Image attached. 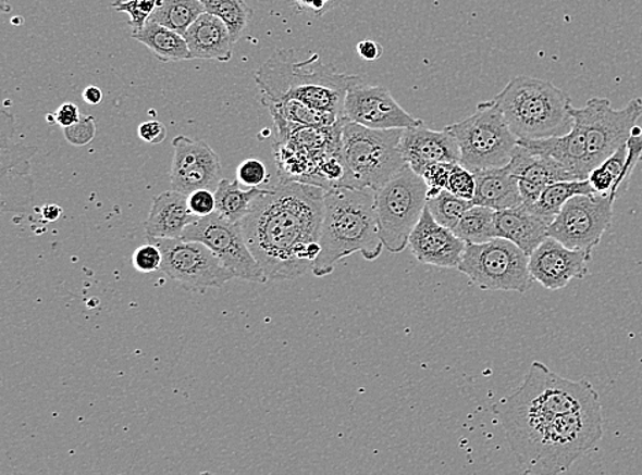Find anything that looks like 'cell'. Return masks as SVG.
<instances>
[{
  "instance_id": "cell-1",
  "label": "cell",
  "mask_w": 642,
  "mask_h": 475,
  "mask_svg": "<svg viewBox=\"0 0 642 475\" xmlns=\"http://www.w3.org/2000/svg\"><path fill=\"white\" fill-rule=\"evenodd\" d=\"M325 189L281 179L254 200L242 221L244 239L274 282L305 276L320 255V232Z\"/></svg>"
},
{
  "instance_id": "cell-2",
  "label": "cell",
  "mask_w": 642,
  "mask_h": 475,
  "mask_svg": "<svg viewBox=\"0 0 642 475\" xmlns=\"http://www.w3.org/2000/svg\"><path fill=\"white\" fill-rule=\"evenodd\" d=\"M596 401H601V396L587 378L572 382L552 372L543 362H533L521 387L503 399L495 413L519 462L556 416Z\"/></svg>"
},
{
  "instance_id": "cell-3",
  "label": "cell",
  "mask_w": 642,
  "mask_h": 475,
  "mask_svg": "<svg viewBox=\"0 0 642 475\" xmlns=\"http://www.w3.org/2000/svg\"><path fill=\"white\" fill-rule=\"evenodd\" d=\"M321 252L311 267L316 277H326L344 258L362 253L366 261L379 260L381 240L375 213V192L371 189L337 187L323 198L320 232Z\"/></svg>"
},
{
  "instance_id": "cell-4",
  "label": "cell",
  "mask_w": 642,
  "mask_h": 475,
  "mask_svg": "<svg viewBox=\"0 0 642 475\" xmlns=\"http://www.w3.org/2000/svg\"><path fill=\"white\" fill-rule=\"evenodd\" d=\"M294 49L274 52L255 73L262 99H297L344 118L348 89L360 80L321 62L318 54L297 61Z\"/></svg>"
},
{
  "instance_id": "cell-5",
  "label": "cell",
  "mask_w": 642,
  "mask_h": 475,
  "mask_svg": "<svg viewBox=\"0 0 642 475\" xmlns=\"http://www.w3.org/2000/svg\"><path fill=\"white\" fill-rule=\"evenodd\" d=\"M493 100L519 140L564 136L575 123L569 95L540 78L514 77Z\"/></svg>"
},
{
  "instance_id": "cell-6",
  "label": "cell",
  "mask_w": 642,
  "mask_h": 475,
  "mask_svg": "<svg viewBox=\"0 0 642 475\" xmlns=\"http://www.w3.org/2000/svg\"><path fill=\"white\" fill-rule=\"evenodd\" d=\"M603 437L601 401L561 414L534 438L519 464L529 474H561L591 452Z\"/></svg>"
},
{
  "instance_id": "cell-7",
  "label": "cell",
  "mask_w": 642,
  "mask_h": 475,
  "mask_svg": "<svg viewBox=\"0 0 642 475\" xmlns=\"http://www.w3.org/2000/svg\"><path fill=\"white\" fill-rule=\"evenodd\" d=\"M403 129H371L344 118L342 149L354 188L379 191L407 165Z\"/></svg>"
},
{
  "instance_id": "cell-8",
  "label": "cell",
  "mask_w": 642,
  "mask_h": 475,
  "mask_svg": "<svg viewBox=\"0 0 642 475\" xmlns=\"http://www.w3.org/2000/svg\"><path fill=\"white\" fill-rule=\"evenodd\" d=\"M445 130L458 140L461 165L473 172L508 165L519 141L493 99Z\"/></svg>"
},
{
  "instance_id": "cell-9",
  "label": "cell",
  "mask_w": 642,
  "mask_h": 475,
  "mask_svg": "<svg viewBox=\"0 0 642 475\" xmlns=\"http://www.w3.org/2000/svg\"><path fill=\"white\" fill-rule=\"evenodd\" d=\"M427 203V183L408 163L375 191L376 220L386 250L392 253L406 250Z\"/></svg>"
},
{
  "instance_id": "cell-10",
  "label": "cell",
  "mask_w": 642,
  "mask_h": 475,
  "mask_svg": "<svg viewBox=\"0 0 642 475\" xmlns=\"http://www.w3.org/2000/svg\"><path fill=\"white\" fill-rule=\"evenodd\" d=\"M458 271L484 290L524 293L534 282L527 253L503 237L467 245Z\"/></svg>"
},
{
  "instance_id": "cell-11",
  "label": "cell",
  "mask_w": 642,
  "mask_h": 475,
  "mask_svg": "<svg viewBox=\"0 0 642 475\" xmlns=\"http://www.w3.org/2000/svg\"><path fill=\"white\" fill-rule=\"evenodd\" d=\"M572 121L585 137L591 172L628 142L631 132L642 118V99L630 100L624 109H613L606 98H592L581 109L571 105Z\"/></svg>"
},
{
  "instance_id": "cell-12",
  "label": "cell",
  "mask_w": 642,
  "mask_h": 475,
  "mask_svg": "<svg viewBox=\"0 0 642 475\" xmlns=\"http://www.w3.org/2000/svg\"><path fill=\"white\" fill-rule=\"evenodd\" d=\"M615 200L613 195H577L552 221L548 236L572 250L592 255L612 226Z\"/></svg>"
},
{
  "instance_id": "cell-13",
  "label": "cell",
  "mask_w": 642,
  "mask_h": 475,
  "mask_svg": "<svg viewBox=\"0 0 642 475\" xmlns=\"http://www.w3.org/2000/svg\"><path fill=\"white\" fill-rule=\"evenodd\" d=\"M162 251V272L188 290L221 288L231 282L233 273L200 241L158 239L147 236Z\"/></svg>"
},
{
  "instance_id": "cell-14",
  "label": "cell",
  "mask_w": 642,
  "mask_h": 475,
  "mask_svg": "<svg viewBox=\"0 0 642 475\" xmlns=\"http://www.w3.org/2000/svg\"><path fill=\"white\" fill-rule=\"evenodd\" d=\"M182 239L203 242L230 268L235 278L249 283L268 282L262 267L249 251L242 226L230 223L217 211L187 226Z\"/></svg>"
},
{
  "instance_id": "cell-15",
  "label": "cell",
  "mask_w": 642,
  "mask_h": 475,
  "mask_svg": "<svg viewBox=\"0 0 642 475\" xmlns=\"http://www.w3.org/2000/svg\"><path fill=\"white\" fill-rule=\"evenodd\" d=\"M2 210L3 213L24 211L34 199V182L30 178V158L36 154L35 147L23 146L13 140L15 130L14 117L2 112Z\"/></svg>"
},
{
  "instance_id": "cell-16",
  "label": "cell",
  "mask_w": 642,
  "mask_h": 475,
  "mask_svg": "<svg viewBox=\"0 0 642 475\" xmlns=\"http://www.w3.org/2000/svg\"><path fill=\"white\" fill-rule=\"evenodd\" d=\"M344 118L371 129H407L423 124L408 114L390 89L355 83L344 102Z\"/></svg>"
},
{
  "instance_id": "cell-17",
  "label": "cell",
  "mask_w": 642,
  "mask_h": 475,
  "mask_svg": "<svg viewBox=\"0 0 642 475\" xmlns=\"http://www.w3.org/2000/svg\"><path fill=\"white\" fill-rule=\"evenodd\" d=\"M172 146L174 157L170 184L174 191L185 195L210 189L215 191L221 182L222 166L219 154L203 140L177 136Z\"/></svg>"
},
{
  "instance_id": "cell-18",
  "label": "cell",
  "mask_w": 642,
  "mask_h": 475,
  "mask_svg": "<svg viewBox=\"0 0 642 475\" xmlns=\"http://www.w3.org/2000/svg\"><path fill=\"white\" fill-rule=\"evenodd\" d=\"M591 260L588 252L572 250L548 236L529 257V268L534 282L546 289L559 290L572 279L587 278Z\"/></svg>"
},
{
  "instance_id": "cell-19",
  "label": "cell",
  "mask_w": 642,
  "mask_h": 475,
  "mask_svg": "<svg viewBox=\"0 0 642 475\" xmlns=\"http://www.w3.org/2000/svg\"><path fill=\"white\" fill-rule=\"evenodd\" d=\"M466 246L453 229L439 224L428 208L408 239V247L417 261L442 268H458Z\"/></svg>"
},
{
  "instance_id": "cell-20",
  "label": "cell",
  "mask_w": 642,
  "mask_h": 475,
  "mask_svg": "<svg viewBox=\"0 0 642 475\" xmlns=\"http://www.w3.org/2000/svg\"><path fill=\"white\" fill-rule=\"evenodd\" d=\"M508 166L518 179L519 191L523 204L527 205L538 202L541 193L551 184L576 179L560 163L551 158L533 154L519 145Z\"/></svg>"
},
{
  "instance_id": "cell-21",
  "label": "cell",
  "mask_w": 642,
  "mask_h": 475,
  "mask_svg": "<svg viewBox=\"0 0 642 475\" xmlns=\"http://www.w3.org/2000/svg\"><path fill=\"white\" fill-rule=\"evenodd\" d=\"M400 149L417 173L431 162L460 163L458 140L447 130H433L423 124L403 129Z\"/></svg>"
},
{
  "instance_id": "cell-22",
  "label": "cell",
  "mask_w": 642,
  "mask_h": 475,
  "mask_svg": "<svg viewBox=\"0 0 642 475\" xmlns=\"http://www.w3.org/2000/svg\"><path fill=\"white\" fill-rule=\"evenodd\" d=\"M495 225L497 237L513 241L530 257L548 237L551 221L522 203L517 208L496 211Z\"/></svg>"
},
{
  "instance_id": "cell-23",
  "label": "cell",
  "mask_w": 642,
  "mask_h": 475,
  "mask_svg": "<svg viewBox=\"0 0 642 475\" xmlns=\"http://www.w3.org/2000/svg\"><path fill=\"white\" fill-rule=\"evenodd\" d=\"M196 220L198 216L189 210L188 195L172 189L152 199L145 230L147 236L158 239H182L185 228Z\"/></svg>"
},
{
  "instance_id": "cell-24",
  "label": "cell",
  "mask_w": 642,
  "mask_h": 475,
  "mask_svg": "<svg viewBox=\"0 0 642 475\" xmlns=\"http://www.w3.org/2000/svg\"><path fill=\"white\" fill-rule=\"evenodd\" d=\"M194 60L230 62L233 58V40L224 21L210 13H203L184 34Z\"/></svg>"
},
{
  "instance_id": "cell-25",
  "label": "cell",
  "mask_w": 642,
  "mask_h": 475,
  "mask_svg": "<svg viewBox=\"0 0 642 475\" xmlns=\"http://www.w3.org/2000/svg\"><path fill=\"white\" fill-rule=\"evenodd\" d=\"M474 204L485 205L495 211L517 208L523 203L518 179L508 165L476 171Z\"/></svg>"
},
{
  "instance_id": "cell-26",
  "label": "cell",
  "mask_w": 642,
  "mask_h": 475,
  "mask_svg": "<svg viewBox=\"0 0 642 475\" xmlns=\"http://www.w3.org/2000/svg\"><path fill=\"white\" fill-rule=\"evenodd\" d=\"M132 38L140 41L161 62L194 60L184 35L148 20L141 29L132 32Z\"/></svg>"
},
{
  "instance_id": "cell-27",
  "label": "cell",
  "mask_w": 642,
  "mask_h": 475,
  "mask_svg": "<svg viewBox=\"0 0 642 475\" xmlns=\"http://www.w3.org/2000/svg\"><path fill=\"white\" fill-rule=\"evenodd\" d=\"M262 103L267 105L273 120H283L286 123L297 126H317V128H323V126H332L337 124L339 120H343L334 113L311 108V105L300 102L297 99H262Z\"/></svg>"
},
{
  "instance_id": "cell-28",
  "label": "cell",
  "mask_w": 642,
  "mask_h": 475,
  "mask_svg": "<svg viewBox=\"0 0 642 475\" xmlns=\"http://www.w3.org/2000/svg\"><path fill=\"white\" fill-rule=\"evenodd\" d=\"M263 192L264 189L261 188L244 189L237 179L236 182L226 178L221 179L219 187L214 191L215 211L230 223L240 225L249 213L254 200Z\"/></svg>"
},
{
  "instance_id": "cell-29",
  "label": "cell",
  "mask_w": 642,
  "mask_h": 475,
  "mask_svg": "<svg viewBox=\"0 0 642 475\" xmlns=\"http://www.w3.org/2000/svg\"><path fill=\"white\" fill-rule=\"evenodd\" d=\"M594 192L589 179H569V182H558L551 184L541 193L538 202L529 205L530 209L544 218L551 221L560 213L561 208L577 195H593Z\"/></svg>"
},
{
  "instance_id": "cell-30",
  "label": "cell",
  "mask_w": 642,
  "mask_h": 475,
  "mask_svg": "<svg viewBox=\"0 0 642 475\" xmlns=\"http://www.w3.org/2000/svg\"><path fill=\"white\" fill-rule=\"evenodd\" d=\"M203 13L206 10L200 0H159L150 20L184 35Z\"/></svg>"
},
{
  "instance_id": "cell-31",
  "label": "cell",
  "mask_w": 642,
  "mask_h": 475,
  "mask_svg": "<svg viewBox=\"0 0 642 475\" xmlns=\"http://www.w3.org/2000/svg\"><path fill=\"white\" fill-rule=\"evenodd\" d=\"M496 211L485 205L474 204L466 211L454 234L464 240L466 245H482L497 237L495 225Z\"/></svg>"
},
{
  "instance_id": "cell-32",
  "label": "cell",
  "mask_w": 642,
  "mask_h": 475,
  "mask_svg": "<svg viewBox=\"0 0 642 475\" xmlns=\"http://www.w3.org/2000/svg\"><path fill=\"white\" fill-rule=\"evenodd\" d=\"M206 13L217 15L224 21L230 28L233 40L242 38L252 18L254 10L248 7L246 0H200Z\"/></svg>"
},
{
  "instance_id": "cell-33",
  "label": "cell",
  "mask_w": 642,
  "mask_h": 475,
  "mask_svg": "<svg viewBox=\"0 0 642 475\" xmlns=\"http://www.w3.org/2000/svg\"><path fill=\"white\" fill-rule=\"evenodd\" d=\"M473 205L474 203L469 202V200L455 197L448 189H443L436 197L428 198L427 203V208L431 211L434 220L449 229H454L466 211L473 208Z\"/></svg>"
},
{
  "instance_id": "cell-34",
  "label": "cell",
  "mask_w": 642,
  "mask_h": 475,
  "mask_svg": "<svg viewBox=\"0 0 642 475\" xmlns=\"http://www.w3.org/2000/svg\"><path fill=\"white\" fill-rule=\"evenodd\" d=\"M159 0H116L111 8L129 15V25L134 30L141 29L150 20Z\"/></svg>"
},
{
  "instance_id": "cell-35",
  "label": "cell",
  "mask_w": 642,
  "mask_h": 475,
  "mask_svg": "<svg viewBox=\"0 0 642 475\" xmlns=\"http://www.w3.org/2000/svg\"><path fill=\"white\" fill-rule=\"evenodd\" d=\"M447 189L455 197L473 202L477 189L474 172L465 167L461 163H455L449 174Z\"/></svg>"
},
{
  "instance_id": "cell-36",
  "label": "cell",
  "mask_w": 642,
  "mask_h": 475,
  "mask_svg": "<svg viewBox=\"0 0 642 475\" xmlns=\"http://www.w3.org/2000/svg\"><path fill=\"white\" fill-rule=\"evenodd\" d=\"M455 163L447 162H431L427 163L419 176L424 179L428 186V198L436 197L443 189H447L450 171H453Z\"/></svg>"
},
{
  "instance_id": "cell-37",
  "label": "cell",
  "mask_w": 642,
  "mask_h": 475,
  "mask_svg": "<svg viewBox=\"0 0 642 475\" xmlns=\"http://www.w3.org/2000/svg\"><path fill=\"white\" fill-rule=\"evenodd\" d=\"M269 173L263 162L257 158H248L237 167V182L243 187L258 188L263 183H268Z\"/></svg>"
},
{
  "instance_id": "cell-38",
  "label": "cell",
  "mask_w": 642,
  "mask_h": 475,
  "mask_svg": "<svg viewBox=\"0 0 642 475\" xmlns=\"http://www.w3.org/2000/svg\"><path fill=\"white\" fill-rule=\"evenodd\" d=\"M97 121L91 115H85V117L79 118L78 123L63 128L65 139L76 147L89 145L94 137L97 136Z\"/></svg>"
},
{
  "instance_id": "cell-39",
  "label": "cell",
  "mask_w": 642,
  "mask_h": 475,
  "mask_svg": "<svg viewBox=\"0 0 642 475\" xmlns=\"http://www.w3.org/2000/svg\"><path fill=\"white\" fill-rule=\"evenodd\" d=\"M132 261H134L137 272L153 273L162 271L163 255L159 247L152 245V242H147L146 246L137 248Z\"/></svg>"
},
{
  "instance_id": "cell-40",
  "label": "cell",
  "mask_w": 642,
  "mask_h": 475,
  "mask_svg": "<svg viewBox=\"0 0 642 475\" xmlns=\"http://www.w3.org/2000/svg\"><path fill=\"white\" fill-rule=\"evenodd\" d=\"M188 205L190 213L198 218L215 213V193H212L210 189H198L188 195Z\"/></svg>"
},
{
  "instance_id": "cell-41",
  "label": "cell",
  "mask_w": 642,
  "mask_h": 475,
  "mask_svg": "<svg viewBox=\"0 0 642 475\" xmlns=\"http://www.w3.org/2000/svg\"><path fill=\"white\" fill-rule=\"evenodd\" d=\"M168 129L159 121H147L139 126V137L150 145H161L166 139Z\"/></svg>"
},
{
  "instance_id": "cell-42",
  "label": "cell",
  "mask_w": 642,
  "mask_h": 475,
  "mask_svg": "<svg viewBox=\"0 0 642 475\" xmlns=\"http://www.w3.org/2000/svg\"><path fill=\"white\" fill-rule=\"evenodd\" d=\"M292 7L300 10V12H310L312 14L322 15L336 7L339 0H289Z\"/></svg>"
},
{
  "instance_id": "cell-43",
  "label": "cell",
  "mask_w": 642,
  "mask_h": 475,
  "mask_svg": "<svg viewBox=\"0 0 642 475\" xmlns=\"http://www.w3.org/2000/svg\"><path fill=\"white\" fill-rule=\"evenodd\" d=\"M79 118H82V114H79L78 105L72 102L63 103L54 114L55 123L62 126V128H67V126L78 123Z\"/></svg>"
},
{
  "instance_id": "cell-44",
  "label": "cell",
  "mask_w": 642,
  "mask_h": 475,
  "mask_svg": "<svg viewBox=\"0 0 642 475\" xmlns=\"http://www.w3.org/2000/svg\"><path fill=\"white\" fill-rule=\"evenodd\" d=\"M357 51L360 58H363L365 61H376L380 60L382 54H384L382 46L374 40L360 41Z\"/></svg>"
},
{
  "instance_id": "cell-45",
  "label": "cell",
  "mask_w": 642,
  "mask_h": 475,
  "mask_svg": "<svg viewBox=\"0 0 642 475\" xmlns=\"http://www.w3.org/2000/svg\"><path fill=\"white\" fill-rule=\"evenodd\" d=\"M83 99L88 104H99V103H102V100H103L102 89H100L98 87H95V86H89V87H87V88L84 89Z\"/></svg>"
},
{
  "instance_id": "cell-46",
  "label": "cell",
  "mask_w": 642,
  "mask_h": 475,
  "mask_svg": "<svg viewBox=\"0 0 642 475\" xmlns=\"http://www.w3.org/2000/svg\"><path fill=\"white\" fill-rule=\"evenodd\" d=\"M41 213L46 221L54 223L62 215V209L57 204H47L42 208Z\"/></svg>"
}]
</instances>
